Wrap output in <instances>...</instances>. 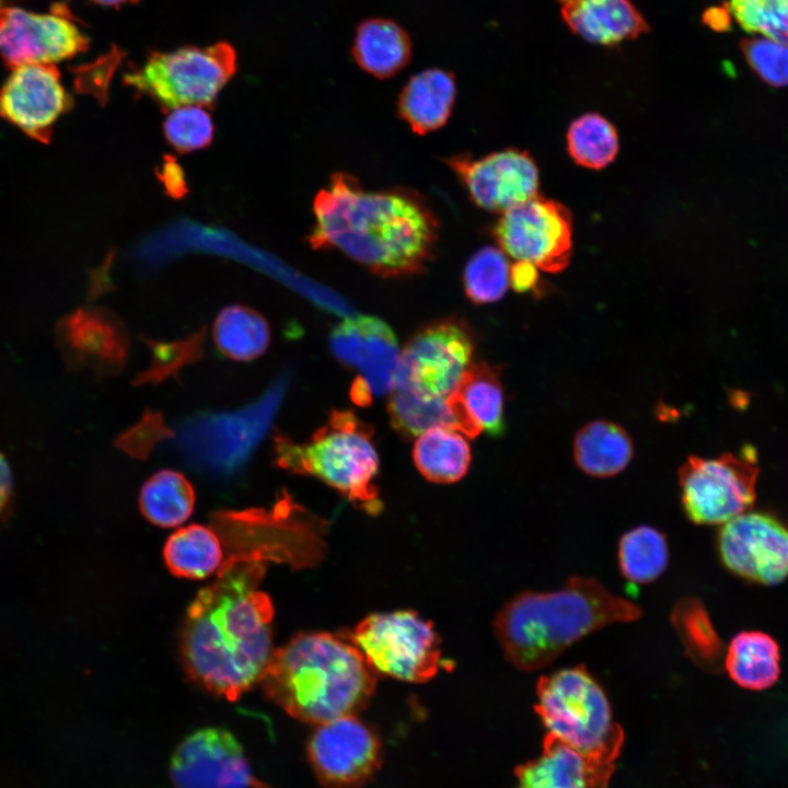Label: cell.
Segmentation results:
<instances>
[{
  "mask_svg": "<svg viewBox=\"0 0 788 788\" xmlns=\"http://www.w3.org/2000/svg\"><path fill=\"white\" fill-rule=\"evenodd\" d=\"M265 554L233 555L186 611L181 638L184 665L207 691L237 699L258 683L274 652V606L258 589Z\"/></svg>",
  "mask_w": 788,
  "mask_h": 788,
  "instance_id": "1",
  "label": "cell"
},
{
  "mask_svg": "<svg viewBox=\"0 0 788 788\" xmlns=\"http://www.w3.org/2000/svg\"><path fill=\"white\" fill-rule=\"evenodd\" d=\"M313 212V248H336L381 277L420 274L434 257L438 218L412 190H366L339 172L316 194Z\"/></svg>",
  "mask_w": 788,
  "mask_h": 788,
  "instance_id": "2",
  "label": "cell"
},
{
  "mask_svg": "<svg viewBox=\"0 0 788 788\" xmlns=\"http://www.w3.org/2000/svg\"><path fill=\"white\" fill-rule=\"evenodd\" d=\"M642 610L593 578L571 577L555 591H523L498 612L494 630L507 660L536 671L604 626L637 621Z\"/></svg>",
  "mask_w": 788,
  "mask_h": 788,
  "instance_id": "3",
  "label": "cell"
},
{
  "mask_svg": "<svg viewBox=\"0 0 788 788\" xmlns=\"http://www.w3.org/2000/svg\"><path fill=\"white\" fill-rule=\"evenodd\" d=\"M259 683L288 715L318 726L356 716L374 692L375 672L350 639L309 633L274 650Z\"/></svg>",
  "mask_w": 788,
  "mask_h": 788,
  "instance_id": "4",
  "label": "cell"
},
{
  "mask_svg": "<svg viewBox=\"0 0 788 788\" xmlns=\"http://www.w3.org/2000/svg\"><path fill=\"white\" fill-rule=\"evenodd\" d=\"M275 457L281 468L321 479L368 512L381 509L374 485L379 459L372 429L349 410H334L327 424L304 443L277 436Z\"/></svg>",
  "mask_w": 788,
  "mask_h": 788,
  "instance_id": "5",
  "label": "cell"
},
{
  "mask_svg": "<svg viewBox=\"0 0 788 788\" xmlns=\"http://www.w3.org/2000/svg\"><path fill=\"white\" fill-rule=\"evenodd\" d=\"M535 711L547 734L593 762L613 765L623 743L609 699L583 664L541 676Z\"/></svg>",
  "mask_w": 788,
  "mask_h": 788,
  "instance_id": "6",
  "label": "cell"
},
{
  "mask_svg": "<svg viewBox=\"0 0 788 788\" xmlns=\"http://www.w3.org/2000/svg\"><path fill=\"white\" fill-rule=\"evenodd\" d=\"M236 71L234 48L220 42L207 47L152 51L124 74V83L154 101L162 109L209 106Z\"/></svg>",
  "mask_w": 788,
  "mask_h": 788,
  "instance_id": "7",
  "label": "cell"
},
{
  "mask_svg": "<svg viewBox=\"0 0 788 788\" xmlns=\"http://www.w3.org/2000/svg\"><path fill=\"white\" fill-rule=\"evenodd\" d=\"M350 640L375 673L421 683L440 669V639L431 623L412 611L371 614Z\"/></svg>",
  "mask_w": 788,
  "mask_h": 788,
  "instance_id": "8",
  "label": "cell"
},
{
  "mask_svg": "<svg viewBox=\"0 0 788 788\" xmlns=\"http://www.w3.org/2000/svg\"><path fill=\"white\" fill-rule=\"evenodd\" d=\"M758 467L753 459L726 453L718 459L690 456L679 470L682 506L695 524H723L755 501Z\"/></svg>",
  "mask_w": 788,
  "mask_h": 788,
  "instance_id": "9",
  "label": "cell"
},
{
  "mask_svg": "<svg viewBox=\"0 0 788 788\" xmlns=\"http://www.w3.org/2000/svg\"><path fill=\"white\" fill-rule=\"evenodd\" d=\"M473 351V336L462 321L431 323L405 346L396 386L425 399L448 398L472 364Z\"/></svg>",
  "mask_w": 788,
  "mask_h": 788,
  "instance_id": "10",
  "label": "cell"
},
{
  "mask_svg": "<svg viewBox=\"0 0 788 788\" xmlns=\"http://www.w3.org/2000/svg\"><path fill=\"white\" fill-rule=\"evenodd\" d=\"M493 234L503 253L547 273L563 270L571 256L569 210L538 195L502 212Z\"/></svg>",
  "mask_w": 788,
  "mask_h": 788,
  "instance_id": "11",
  "label": "cell"
},
{
  "mask_svg": "<svg viewBox=\"0 0 788 788\" xmlns=\"http://www.w3.org/2000/svg\"><path fill=\"white\" fill-rule=\"evenodd\" d=\"M308 758L326 788H357L380 768L381 743L356 716L318 725L308 742Z\"/></svg>",
  "mask_w": 788,
  "mask_h": 788,
  "instance_id": "12",
  "label": "cell"
},
{
  "mask_svg": "<svg viewBox=\"0 0 788 788\" xmlns=\"http://www.w3.org/2000/svg\"><path fill=\"white\" fill-rule=\"evenodd\" d=\"M719 557L734 575L764 586L788 578V529L760 512H744L722 524Z\"/></svg>",
  "mask_w": 788,
  "mask_h": 788,
  "instance_id": "13",
  "label": "cell"
},
{
  "mask_svg": "<svg viewBox=\"0 0 788 788\" xmlns=\"http://www.w3.org/2000/svg\"><path fill=\"white\" fill-rule=\"evenodd\" d=\"M175 788H268L254 776L236 738L221 728L186 737L170 763Z\"/></svg>",
  "mask_w": 788,
  "mask_h": 788,
  "instance_id": "14",
  "label": "cell"
},
{
  "mask_svg": "<svg viewBox=\"0 0 788 788\" xmlns=\"http://www.w3.org/2000/svg\"><path fill=\"white\" fill-rule=\"evenodd\" d=\"M445 163L482 209L502 213L537 195L538 170L525 151L506 149L479 159L457 154Z\"/></svg>",
  "mask_w": 788,
  "mask_h": 788,
  "instance_id": "15",
  "label": "cell"
},
{
  "mask_svg": "<svg viewBox=\"0 0 788 788\" xmlns=\"http://www.w3.org/2000/svg\"><path fill=\"white\" fill-rule=\"evenodd\" d=\"M88 47V37L61 11L39 14L21 8L0 9V56L12 69L69 59Z\"/></svg>",
  "mask_w": 788,
  "mask_h": 788,
  "instance_id": "16",
  "label": "cell"
},
{
  "mask_svg": "<svg viewBox=\"0 0 788 788\" xmlns=\"http://www.w3.org/2000/svg\"><path fill=\"white\" fill-rule=\"evenodd\" d=\"M71 106L54 63L15 67L0 86V117L36 140H49L53 125Z\"/></svg>",
  "mask_w": 788,
  "mask_h": 788,
  "instance_id": "17",
  "label": "cell"
},
{
  "mask_svg": "<svg viewBox=\"0 0 788 788\" xmlns=\"http://www.w3.org/2000/svg\"><path fill=\"white\" fill-rule=\"evenodd\" d=\"M329 345L340 362L358 370L372 396L395 389L402 354L386 323L368 315L347 317L333 329Z\"/></svg>",
  "mask_w": 788,
  "mask_h": 788,
  "instance_id": "18",
  "label": "cell"
},
{
  "mask_svg": "<svg viewBox=\"0 0 788 788\" xmlns=\"http://www.w3.org/2000/svg\"><path fill=\"white\" fill-rule=\"evenodd\" d=\"M56 338L70 368L100 374L119 372L127 360L128 335L121 321L100 308H81L62 317Z\"/></svg>",
  "mask_w": 788,
  "mask_h": 788,
  "instance_id": "19",
  "label": "cell"
},
{
  "mask_svg": "<svg viewBox=\"0 0 788 788\" xmlns=\"http://www.w3.org/2000/svg\"><path fill=\"white\" fill-rule=\"evenodd\" d=\"M613 769L546 734L542 754L517 767L515 788H605Z\"/></svg>",
  "mask_w": 788,
  "mask_h": 788,
  "instance_id": "20",
  "label": "cell"
},
{
  "mask_svg": "<svg viewBox=\"0 0 788 788\" xmlns=\"http://www.w3.org/2000/svg\"><path fill=\"white\" fill-rule=\"evenodd\" d=\"M570 30L586 40L614 45L648 31V24L629 0H578L561 7Z\"/></svg>",
  "mask_w": 788,
  "mask_h": 788,
  "instance_id": "21",
  "label": "cell"
},
{
  "mask_svg": "<svg viewBox=\"0 0 788 788\" xmlns=\"http://www.w3.org/2000/svg\"><path fill=\"white\" fill-rule=\"evenodd\" d=\"M456 96L452 72L432 68L413 76L402 89L397 113L410 129L426 135L441 128L451 116Z\"/></svg>",
  "mask_w": 788,
  "mask_h": 788,
  "instance_id": "22",
  "label": "cell"
},
{
  "mask_svg": "<svg viewBox=\"0 0 788 788\" xmlns=\"http://www.w3.org/2000/svg\"><path fill=\"white\" fill-rule=\"evenodd\" d=\"M412 55L408 34L396 22L387 19H368L357 27L352 56L358 66L379 79L399 72Z\"/></svg>",
  "mask_w": 788,
  "mask_h": 788,
  "instance_id": "23",
  "label": "cell"
},
{
  "mask_svg": "<svg viewBox=\"0 0 788 788\" xmlns=\"http://www.w3.org/2000/svg\"><path fill=\"white\" fill-rule=\"evenodd\" d=\"M634 455L627 431L609 420L584 425L573 440V457L578 467L594 477H611L626 468Z\"/></svg>",
  "mask_w": 788,
  "mask_h": 788,
  "instance_id": "24",
  "label": "cell"
},
{
  "mask_svg": "<svg viewBox=\"0 0 788 788\" xmlns=\"http://www.w3.org/2000/svg\"><path fill=\"white\" fill-rule=\"evenodd\" d=\"M725 668L739 686L751 691L766 690L780 674L779 646L762 631H741L729 644Z\"/></svg>",
  "mask_w": 788,
  "mask_h": 788,
  "instance_id": "25",
  "label": "cell"
},
{
  "mask_svg": "<svg viewBox=\"0 0 788 788\" xmlns=\"http://www.w3.org/2000/svg\"><path fill=\"white\" fill-rule=\"evenodd\" d=\"M167 569L176 577L204 579L222 566L223 549L218 534L209 526L189 524L175 531L164 544Z\"/></svg>",
  "mask_w": 788,
  "mask_h": 788,
  "instance_id": "26",
  "label": "cell"
},
{
  "mask_svg": "<svg viewBox=\"0 0 788 788\" xmlns=\"http://www.w3.org/2000/svg\"><path fill=\"white\" fill-rule=\"evenodd\" d=\"M413 459L428 480L448 484L457 482L466 474L471 464V450L456 430L436 427L418 436Z\"/></svg>",
  "mask_w": 788,
  "mask_h": 788,
  "instance_id": "27",
  "label": "cell"
},
{
  "mask_svg": "<svg viewBox=\"0 0 788 788\" xmlns=\"http://www.w3.org/2000/svg\"><path fill=\"white\" fill-rule=\"evenodd\" d=\"M195 500L194 487L182 473L161 470L142 485L139 507L150 523L175 528L192 515Z\"/></svg>",
  "mask_w": 788,
  "mask_h": 788,
  "instance_id": "28",
  "label": "cell"
},
{
  "mask_svg": "<svg viewBox=\"0 0 788 788\" xmlns=\"http://www.w3.org/2000/svg\"><path fill=\"white\" fill-rule=\"evenodd\" d=\"M454 393L482 431L493 437L502 434L505 399L497 368L486 362L471 364Z\"/></svg>",
  "mask_w": 788,
  "mask_h": 788,
  "instance_id": "29",
  "label": "cell"
},
{
  "mask_svg": "<svg viewBox=\"0 0 788 788\" xmlns=\"http://www.w3.org/2000/svg\"><path fill=\"white\" fill-rule=\"evenodd\" d=\"M212 336L217 348L225 357L248 361L262 356L267 349L270 331L266 320L256 311L230 305L218 314Z\"/></svg>",
  "mask_w": 788,
  "mask_h": 788,
  "instance_id": "30",
  "label": "cell"
},
{
  "mask_svg": "<svg viewBox=\"0 0 788 788\" xmlns=\"http://www.w3.org/2000/svg\"><path fill=\"white\" fill-rule=\"evenodd\" d=\"M617 559L621 573L628 581L640 584L652 582L668 567L667 538L652 526H636L619 538Z\"/></svg>",
  "mask_w": 788,
  "mask_h": 788,
  "instance_id": "31",
  "label": "cell"
},
{
  "mask_svg": "<svg viewBox=\"0 0 788 788\" xmlns=\"http://www.w3.org/2000/svg\"><path fill=\"white\" fill-rule=\"evenodd\" d=\"M393 428L404 438H414L436 427L460 431L459 420L450 406L449 397L425 399L410 391L396 386L387 406Z\"/></svg>",
  "mask_w": 788,
  "mask_h": 788,
  "instance_id": "32",
  "label": "cell"
},
{
  "mask_svg": "<svg viewBox=\"0 0 788 788\" xmlns=\"http://www.w3.org/2000/svg\"><path fill=\"white\" fill-rule=\"evenodd\" d=\"M568 151L572 160L588 169H603L618 151L614 126L599 114L577 118L567 132Z\"/></svg>",
  "mask_w": 788,
  "mask_h": 788,
  "instance_id": "33",
  "label": "cell"
},
{
  "mask_svg": "<svg viewBox=\"0 0 788 788\" xmlns=\"http://www.w3.org/2000/svg\"><path fill=\"white\" fill-rule=\"evenodd\" d=\"M509 262L501 250L494 246L478 250L464 268L466 297L476 304L501 299L509 286Z\"/></svg>",
  "mask_w": 788,
  "mask_h": 788,
  "instance_id": "34",
  "label": "cell"
},
{
  "mask_svg": "<svg viewBox=\"0 0 788 788\" xmlns=\"http://www.w3.org/2000/svg\"><path fill=\"white\" fill-rule=\"evenodd\" d=\"M728 7L745 32L788 47V0H730Z\"/></svg>",
  "mask_w": 788,
  "mask_h": 788,
  "instance_id": "35",
  "label": "cell"
},
{
  "mask_svg": "<svg viewBox=\"0 0 788 788\" xmlns=\"http://www.w3.org/2000/svg\"><path fill=\"white\" fill-rule=\"evenodd\" d=\"M166 141L179 153L208 147L215 134L212 118L202 106L187 105L172 109L163 123Z\"/></svg>",
  "mask_w": 788,
  "mask_h": 788,
  "instance_id": "36",
  "label": "cell"
},
{
  "mask_svg": "<svg viewBox=\"0 0 788 788\" xmlns=\"http://www.w3.org/2000/svg\"><path fill=\"white\" fill-rule=\"evenodd\" d=\"M204 332L178 341L147 340L151 348V363L136 379V383H159L170 376H176L186 364L199 359L202 350Z\"/></svg>",
  "mask_w": 788,
  "mask_h": 788,
  "instance_id": "37",
  "label": "cell"
},
{
  "mask_svg": "<svg viewBox=\"0 0 788 788\" xmlns=\"http://www.w3.org/2000/svg\"><path fill=\"white\" fill-rule=\"evenodd\" d=\"M740 48L751 69L767 84L788 85V47L769 38H744Z\"/></svg>",
  "mask_w": 788,
  "mask_h": 788,
  "instance_id": "38",
  "label": "cell"
},
{
  "mask_svg": "<svg viewBox=\"0 0 788 788\" xmlns=\"http://www.w3.org/2000/svg\"><path fill=\"white\" fill-rule=\"evenodd\" d=\"M163 420L158 414H148L131 430L120 438V448L134 456L143 457L163 437L167 436Z\"/></svg>",
  "mask_w": 788,
  "mask_h": 788,
  "instance_id": "39",
  "label": "cell"
},
{
  "mask_svg": "<svg viewBox=\"0 0 788 788\" xmlns=\"http://www.w3.org/2000/svg\"><path fill=\"white\" fill-rule=\"evenodd\" d=\"M537 269L532 263L517 260L510 266L509 285L518 292L534 290L538 282Z\"/></svg>",
  "mask_w": 788,
  "mask_h": 788,
  "instance_id": "40",
  "label": "cell"
},
{
  "mask_svg": "<svg viewBox=\"0 0 788 788\" xmlns=\"http://www.w3.org/2000/svg\"><path fill=\"white\" fill-rule=\"evenodd\" d=\"M166 189L173 194L174 197H178L184 192V176L179 166L170 158L165 159L163 165V173L160 175Z\"/></svg>",
  "mask_w": 788,
  "mask_h": 788,
  "instance_id": "41",
  "label": "cell"
},
{
  "mask_svg": "<svg viewBox=\"0 0 788 788\" xmlns=\"http://www.w3.org/2000/svg\"><path fill=\"white\" fill-rule=\"evenodd\" d=\"M730 10L728 4L711 7L703 14V22L717 32H726L731 27Z\"/></svg>",
  "mask_w": 788,
  "mask_h": 788,
  "instance_id": "42",
  "label": "cell"
},
{
  "mask_svg": "<svg viewBox=\"0 0 788 788\" xmlns=\"http://www.w3.org/2000/svg\"><path fill=\"white\" fill-rule=\"evenodd\" d=\"M12 494V474L10 466L0 453V514L8 507Z\"/></svg>",
  "mask_w": 788,
  "mask_h": 788,
  "instance_id": "43",
  "label": "cell"
},
{
  "mask_svg": "<svg viewBox=\"0 0 788 788\" xmlns=\"http://www.w3.org/2000/svg\"><path fill=\"white\" fill-rule=\"evenodd\" d=\"M94 3L101 4V5H107V7H119L121 4L126 3H135L139 0H91Z\"/></svg>",
  "mask_w": 788,
  "mask_h": 788,
  "instance_id": "44",
  "label": "cell"
},
{
  "mask_svg": "<svg viewBox=\"0 0 788 788\" xmlns=\"http://www.w3.org/2000/svg\"><path fill=\"white\" fill-rule=\"evenodd\" d=\"M561 7L577 2L578 0H557Z\"/></svg>",
  "mask_w": 788,
  "mask_h": 788,
  "instance_id": "45",
  "label": "cell"
},
{
  "mask_svg": "<svg viewBox=\"0 0 788 788\" xmlns=\"http://www.w3.org/2000/svg\"><path fill=\"white\" fill-rule=\"evenodd\" d=\"M4 2H5V0H0V9L3 8Z\"/></svg>",
  "mask_w": 788,
  "mask_h": 788,
  "instance_id": "46",
  "label": "cell"
}]
</instances>
